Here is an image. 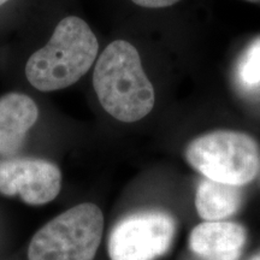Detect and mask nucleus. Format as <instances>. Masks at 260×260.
I'll return each mask as SVG.
<instances>
[{"instance_id":"1","label":"nucleus","mask_w":260,"mask_h":260,"mask_svg":"<svg viewBox=\"0 0 260 260\" xmlns=\"http://www.w3.org/2000/svg\"><path fill=\"white\" fill-rule=\"evenodd\" d=\"M93 87L103 109L121 122H138L154 107V88L138 50L128 41H113L100 54Z\"/></svg>"},{"instance_id":"2","label":"nucleus","mask_w":260,"mask_h":260,"mask_svg":"<svg viewBox=\"0 0 260 260\" xmlns=\"http://www.w3.org/2000/svg\"><path fill=\"white\" fill-rule=\"evenodd\" d=\"M98 50L88 23L77 16H67L56 25L50 41L29 58L25 76L41 92L68 88L88 73Z\"/></svg>"},{"instance_id":"3","label":"nucleus","mask_w":260,"mask_h":260,"mask_svg":"<svg viewBox=\"0 0 260 260\" xmlns=\"http://www.w3.org/2000/svg\"><path fill=\"white\" fill-rule=\"evenodd\" d=\"M184 157L207 180L237 187L251 183L260 169L258 142L234 130H216L191 140Z\"/></svg>"},{"instance_id":"4","label":"nucleus","mask_w":260,"mask_h":260,"mask_svg":"<svg viewBox=\"0 0 260 260\" xmlns=\"http://www.w3.org/2000/svg\"><path fill=\"white\" fill-rule=\"evenodd\" d=\"M103 233L102 210L80 204L38 230L29 243L28 260H93Z\"/></svg>"},{"instance_id":"5","label":"nucleus","mask_w":260,"mask_h":260,"mask_svg":"<svg viewBox=\"0 0 260 260\" xmlns=\"http://www.w3.org/2000/svg\"><path fill=\"white\" fill-rule=\"evenodd\" d=\"M176 234V220L164 211H142L119 220L109 236L111 260H155L164 255Z\"/></svg>"},{"instance_id":"6","label":"nucleus","mask_w":260,"mask_h":260,"mask_svg":"<svg viewBox=\"0 0 260 260\" xmlns=\"http://www.w3.org/2000/svg\"><path fill=\"white\" fill-rule=\"evenodd\" d=\"M61 172L53 162L38 158L0 159V194L18 195L31 206L51 203L59 194Z\"/></svg>"},{"instance_id":"7","label":"nucleus","mask_w":260,"mask_h":260,"mask_svg":"<svg viewBox=\"0 0 260 260\" xmlns=\"http://www.w3.org/2000/svg\"><path fill=\"white\" fill-rule=\"evenodd\" d=\"M247 242L245 226L235 222H204L189 234L190 251L204 260H239Z\"/></svg>"},{"instance_id":"8","label":"nucleus","mask_w":260,"mask_h":260,"mask_svg":"<svg viewBox=\"0 0 260 260\" xmlns=\"http://www.w3.org/2000/svg\"><path fill=\"white\" fill-rule=\"evenodd\" d=\"M38 118L39 109L30 96L8 93L0 98V155L9 157L21 151Z\"/></svg>"},{"instance_id":"9","label":"nucleus","mask_w":260,"mask_h":260,"mask_svg":"<svg viewBox=\"0 0 260 260\" xmlns=\"http://www.w3.org/2000/svg\"><path fill=\"white\" fill-rule=\"evenodd\" d=\"M243 199L241 187L205 178L195 194V209L206 222H219L235 214Z\"/></svg>"},{"instance_id":"10","label":"nucleus","mask_w":260,"mask_h":260,"mask_svg":"<svg viewBox=\"0 0 260 260\" xmlns=\"http://www.w3.org/2000/svg\"><path fill=\"white\" fill-rule=\"evenodd\" d=\"M235 80L242 93L260 98V37L248 44L235 67Z\"/></svg>"},{"instance_id":"11","label":"nucleus","mask_w":260,"mask_h":260,"mask_svg":"<svg viewBox=\"0 0 260 260\" xmlns=\"http://www.w3.org/2000/svg\"><path fill=\"white\" fill-rule=\"evenodd\" d=\"M135 5L146 9H162L168 6L175 5L180 0H132Z\"/></svg>"},{"instance_id":"12","label":"nucleus","mask_w":260,"mask_h":260,"mask_svg":"<svg viewBox=\"0 0 260 260\" xmlns=\"http://www.w3.org/2000/svg\"><path fill=\"white\" fill-rule=\"evenodd\" d=\"M10 0H0V8H2V6H4L5 4H8Z\"/></svg>"},{"instance_id":"13","label":"nucleus","mask_w":260,"mask_h":260,"mask_svg":"<svg viewBox=\"0 0 260 260\" xmlns=\"http://www.w3.org/2000/svg\"><path fill=\"white\" fill-rule=\"evenodd\" d=\"M249 260H260V254L255 255V256H253V258H252V259H249Z\"/></svg>"},{"instance_id":"14","label":"nucleus","mask_w":260,"mask_h":260,"mask_svg":"<svg viewBox=\"0 0 260 260\" xmlns=\"http://www.w3.org/2000/svg\"><path fill=\"white\" fill-rule=\"evenodd\" d=\"M251 2H256V0H251Z\"/></svg>"}]
</instances>
